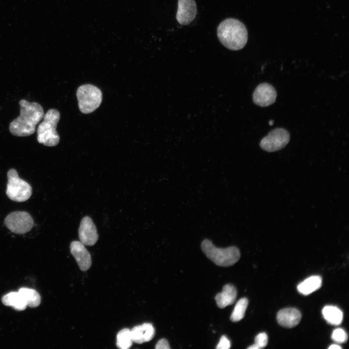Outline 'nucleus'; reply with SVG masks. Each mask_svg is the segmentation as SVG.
Listing matches in <instances>:
<instances>
[{
    "label": "nucleus",
    "mask_w": 349,
    "mask_h": 349,
    "mask_svg": "<svg viewBox=\"0 0 349 349\" xmlns=\"http://www.w3.org/2000/svg\"><path fill=\"white\" fill-rule=\"evenodd\" d=\"M19 104L20 114L10 123L9 130L14 136H29L34 133L36 126L43 119L44 110L40 104L25 99L20 100Z\"/></svg>",
    "instance_id": "nucleus-1"
},
{
    "label": "nucleus",
    "mask_w": 349,
    "mask_h": 349,
    "mask_svg": "<svg viewBox=\"0 0 349 349\" xmlns=\"http://www.w3.org/2000/svg\"><path fill=\"white\" fill-rule=\"evenodd\" d=\"M217 36L221 43L233 50L242 49L248 40V32L245 25L239 20L227 18L217 28Z\"/></svg>",
    "instance_id": "nucleus-2"
},
{
    "label": "nucleus",
    "mask_w": 349,
    "mask_h": 349,
    "mask_svg": "<svg viewBox=\"0 0 349 349\" xmlns=\"http://www.w3.org/2000/svg\"><path fill=\"white\" fill-rule=\"evenodd\" d=\"M201 249L208 258L219 266H232L238 261L240 256L239 250L237 247L218 248L207 239L202 242Z\"/></svg>",
    "instance_id": "nucleus-3"
},
{
    "label": "nucleus",
    "mask_w": 349,
    "mask_h": 349,
    "mask_svg": "<svg viewBox=\"0 0 349 349\" xmlns=\"http://www.w3.org/2000/svg\"><path fill=\"white\" fill-rule=\"evenodd\" d=\"M43 119L37 129V141L46 146H56L60 141L56 127L60 119V113L58 110L51 109L44 114Z\"/></svg>",
    "instance_id": "nucleus-4"
},
{
    "label": "nucleus",
    "mask_w": 349,
    "mask_h": 349,
    "mask_svg": "<svg viewBox=\"0 0 349 349\" xmlns=\"http://www.w3.org/2000/svg\"><path fill=\"white\" fill-rule=\"evenodd\" d=\"M77 96L79 110L85 114L91 113L98 108L102 99L100 90L91 84L79 86L77 91Z\"/></svg>",
    "instance_id": "nucleus-5"
},
{
    "label": "nucleus",
    "mask_w": 349,
    "mask_h": 349,
    "mask_svg": "<svg viewBox=\"0 0 349 349\" xmlns=\"http://www.w3.org/2000/svg\"><path fill=\"white\" fill-rule=\"evenodd\" d=\"M8 183L6 193L12 200L22 202L27 201L32 193L30 185L18 176L16 171L10 169L7 173Z\"/></svg>",
    "instance_id": "nucleus-6"
},
{
    "label": "nucleus",
    "mask_w": 349,
    "mask_h": 349,
    "mask_svg": "<svg viewBox=\"0 0 349 349\" xmlns=\"http://www.w3.org/2000/svg\"><path fill=\"white\" fill-rule=\"evenodd\" d=\"M4 224L11 232L23 234L30 231L34 222L32 216L25 211H15L10 213L4 220Z\"/></svg>",
    "instance_id": "nucleus-7"
},
{
    "label": "nucleus",
    "mask_w": 349,
    "mask_h": 349,
    "mask_svg": "<svg viewBox=\"0 0 349 349\" xmlns=\"http://www.w3.org/2000/svg\"><path fill=\"white\" fill-rule=\"evenodd\" d=\"M290 140L288 132L283 128H277L270 131L260 143V147L264 150L272 152L284 148Z\"/></svg>",
    "instance_id": "nucleus-8"
},
{
    "label": "nucleus",
    "mask_w": 349,
    "mask_h": 349,
    "mask_svg": "<svg viewBox=\"0 0 349 349\" xmlns=\"http://www.w3.org/2000/svg\"><path fill=\"white\" fill-rule=\"evenodd\" d=\"M276 96V91L271 84L262 83L259 84L254 90L253 100L256 105L265 107L274 103Z\"/></svg>",
    "instance_id": "nucleus-9"
},
{
    "label": "nucleus",
    "mask_w": 349,
    "mask_h": 349,
    "mask_svg": "<svg viewBox=\"0 0 349 349\" xmlns=\"http://www.w3.org/2000/svg\"><path fill=\"white\" fill-rule=\"evenodd\" d=\"M80 241L84 245L93 246L97 242L98 235L92 220L88 216L81 220L79 229Z\"/></svg>",
    "instance_id": "nucleus-10"
},
{
    "label": "nucleus",
    "mask_w": 349,
    "mask_h": 349,
    "mask_svg": "<svg viewBox=\"0 0 349 349\" xmlns=\"http://www.w3.org/2000/svg\"><path fill=\"white\" fill-rule=\"evenodd\" d=\"M197 6L194 0H178L176 18L181 25H188L195 18Z\"/></svg>",
    "instance_id": "nucleus-11"
},
{
    "label": "nucleus",
    "mask_w": 349,
    "mask_h": 349,
    "mask_svg": "<svg viewBox=\"0 0 349 349\" xmlns=\"http://www.w3.org/2000/svg\"><path fill=\"white\" fill-rule=\"evenodd\" d=\"M70 248L80 269L82 271L88 270L91 266L92 259L84 245L80 241H73L70 244Z\"/></svg>",
    "instance_id": "nucleus-12"
},
{
    "label": "nucleus",
    "mask_w": 349,
    "mask_h": 349,
    "mask_svg": "<svg viewBox=\"0 0 349 349\" xmlns=\"http://www.w3.org/2000/svg\"><path fill=\"white\" fill-rule=\"evenodd\" d=\"M301 315L295 308H286L281 309L277 315L278 323L286 328H292L297 326L301 321Z\"/></svg>",
    "instance_id": "nucleus-13"
},
{
    "label": "nucleus",
    "mask_w": 349,
    "mask_h": 349,
    "mask_svg": "<svg viewBox=\"0 0 349 349\" xmlns=\"http://www.w3.org/2000/svg\"><path fill=\"white\" fill-rule=\"evenodd\" d=\"M130 331L133 342L138 344L149 342L152 339L155 333V328L150 323L136 326Z\"/></svg>",
    "instance_id": "nucleus-14"
},
{
    "label": "nucleus",
    "mask_w": 349,
    "mask_h": 349,
    "mask_svg": "<svg viewBox=\"0 0 349 349\" xmlns=\"http://www.w3.org/2000/svg\"><path fill=\"white\" fill-rule=\"evenodd\" d=\"M237 291L236 287L231 284L225 285L221 293H218L215 297L217 306L220 308L232 304L236 301Z\"/></svg>",
    "instance_id": "nucleus-15"
},
{
    "label": "nucleus",
    "mask_w": 349,
    "mask_h": 349,
    "mask_svg": "<svg viewBox=\"0 0 349 349\" xmlns=\"http://www.w3.org/2000/svg\"><path fill=\"white\" fill-rule=\"evenodd\" d=\"M1 301L4 305L11 306L17 311L24 310L27 306L18 291H12L4 295L1 298Z\"/></svg>",
    "instance_id": "nucleus-16"
},
{
    "label": "nucleus",
    "mask_w": 349,
    "mask_h": 349,
    "mask_svg": "<svg viewBox=\"0 0 349 349\" xmlns=\"http://www.w3.org/2000/svg\"><path fill=\"white\" fill-rule=\"evenodd\" d=\"M322 285L319 276H312L304 280L297 286L298 291L304 295H309L319 289Z\"/></svg>",
    "instance_id": "nucleus-17"
},
{
    "label": "nucleus",
    "mask_w": 349,
    "mask_h": 349,
    "mask_svg": "<svg viewBox=\"0 0 349 349\" xmlns=\"http://www.w3.org/2000/svg\"><path fill=\"white\" fill-rule=\"evenodd\" d=\"M325 319L330 324L333 325H340L343 320V313L338 307L332 306H325L322 311Z\"/></svg>",
    "instance_id": "nucleus-18"
},
{
    "label": "nucleus",
    "mask_w": 349,
    "mask_h": 349,
    "mask_svg": "<svg viewBox=\"0 0 349 349\" xmlns=\"http://www.w3.org/2000/svg\"><path fill=\"white\" fill-rule=\"evenodd\" d=\"M21 294L27 306L35 308L41 303V297L34 289L26 287H21L18 291Z\"/></svg>",
    "instance_id": "nucleus-19"
},
{
    "label": "nucleus",
    "mask_w": 349,
    "mask_h": 349,
    "mask_svg": "<svg viewBox=\"0 0 349 349\" xmlns=\"http://www.w3.org/2000/svg\"><path fill=\"white\" fill-rule=\"evenodd\" d=\"M248 305V300L246 298L239 300L236 303L230 316V320L233 322H238L244 317L245 313Z\"/></svg>",
    "instance_id": "nucleus-20"
},
{
    "label": "nucleus",
    "mask_w": 349,
    "mask_h": 349,
    "mask_svg": "<svg viewBox=\"0 0 349 349\" xmlns=\"http://www.w3.org/2000/svg\"><path fill=\"white\" fill-rule=\"evenodd\" d=\"M131 331L125 328L120 331L116 336V346L121 349H128L132 344Z\"/></svg>",
    "instance_id": "nucleus-21"
},
{
    "label": "nucleus",
    "mask_w": 349,
    "mask_h": 349,
    "mask_svg": "<svg viewBox=\"0 0 349 349\" xmlns=\"http://www.w3.org/2000/svg\"><path fill=\"white\" fill-rule=\"evenodd\" d=\"M268 338L265 333L258 334L254 340V344L248 348L249 349H260L265 348L268 343Z\"/></svg>",
    "instance_id": "nucleus-22"
},
{
    "label": "nucleus",
    "mask_w": 349,
    "mask_h": 349,
    "mask_svg": "<svg viewBox=\"0 0 349 349\" xmlns=\"http://www.w3.org/2000/svg\"><path fill=\"white\" fill-rule=\"evenodd\" d=\"M331 337L333 341L339 343H345L348 340L346 332L339 328L333 331Z\"/></svg>",
    "instance_id": "nucleus-23"
},
{
    "label": "nucleus",
    "mask_w": 349,
    "mask_h": 349,
    "mask_svg": "<svg viewBox=\"0 0 349 349\" xmlns=\"http://www.w3.org/2000/svg\"><path fill=\"white\" fill-rule=\"evenodd\" d=\"M231 347V343L229 340L226 336H222L218 344L216 349H228Z\"/></svg>",
    "instance_id": "nucleus-24"
},
{
    "label": "nucleus",
    "mask_w": 349,
    "mask_h": 349,
    "mask_svg": "<svg viewBox=\"0 0 349 349\" xmlns=\"http://www.w3.org/2000/svg\"><path fill=\"white\" fill-rule=\"evenodd\" d=\"M155 348L156 349H170V347L166 339H161L157 342Z\"/></svg>",
    "instance_id": "nucleus-25"
},
{
    "label": "nucleus",
    "mask_w": 349,
    "mask_h": 349,
    "mask_svg": "<svg viewBox=\"0 0 349 349\" xmlns=\"http://www.w3.org/2000/svg\"><path fill=\"white\" fill-rule=\"evenodd\" d=\"M341 348L340 346L336 344L332 345L329 347V349H341Z\"/></svg>",
    "instance_id": "nucleus-26"
},
{
    "label": "nucleus",
    "mask_w": 349,
    "mask_h": 349,
    "mask_svg": "<svg viewBox=\"0 0 349 349\" xmlns=\"http://www.w3.org/2000/svg\"><path fill=\"white\" fill-rule=\"evenodd\" d=\"M273 120H270V121L269 122V125H270V126H272V125H273Z\"/></svg>",
    "instance_id": "nucleus-27"
}]
</instances>
